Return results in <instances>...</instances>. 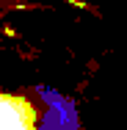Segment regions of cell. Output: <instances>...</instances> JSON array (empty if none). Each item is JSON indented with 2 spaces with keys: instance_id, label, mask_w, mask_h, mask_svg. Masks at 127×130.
<instances>
[{
  "instance_id": "cell-1",
  "label": "cell",
  "mask_w": 127,
  "mask_h": 130,
  "mask_svg": "<svg viewBox=\"0 0 127 130\" xmlns=\"http://www.w3.org/2000/svg\"><path fill=\"white\" fill-rule=\"evenodd\" d=\"M0 130H39L36 111L28 97L0 91Z\"/></svg>"
},
{
  "instance_id": "cell-2",
  "label": "cell",
  "mask_w": 127,
  "mask_h": 130,
  "mask_svg": "<svg viewBox=\"0 0 127 130\" xmlns=\"http://www.w3.org/2000/svg\"><path fill=\"white\" fill-rule=\"evenodd\" d=\"M39 94L50 100V111L44 113V130H77V111L69 97L44 86H39Z\"/></svg>"
}]
</instances>
